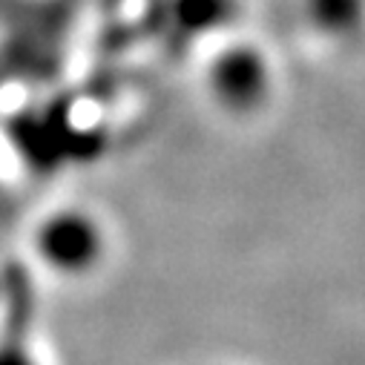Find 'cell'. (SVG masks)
<instances>
[{
    "instance_id": "obj_1",
    "label": "cell",
    "mask_w": 365,
    "mask_h": 365,
    "mask_svg": "<svg viewBox=\"0 0 365 365\" xmlns=\"http://www.w3.org/2000/svg\"><path fill=\"white\" fill-rule=\"evenodd\" d=\"M207 93L230 115H253L273 96V66L259 43L230 41L213 52L207 69Z\"/></svg>"
},
{
    "instance_id": "obj_2",
    "label": "cell",
    "mask_w": 365,
    "mask_h": 365,
    "mask_svg": "<svg viewBox=\"0 0 365 365\" xmlns=\"http://www.w3.org/2000/svg\"><path fill=\"white\" fill-rule=\"evenodd\" d=\"M43 267L61 277H83L104 259V230L83 210H58L38 222L32 239Z\"/></svg>"
},
{
    "instance_id": "obj_3",
    "label": "cell",
    "mask_w": 365,
    "mask_h": 365,
    "mask_svg": "<svg viewBox=\"0 0 365 365\" xmlns=\"http://www.w3.org/2000/svg\"><path fill=\"white\" fill-rule=\"evenodd\" d=\"M308 26L328 43H348L365 32V0H299Z\"/></svg>"
}]
</instances>
